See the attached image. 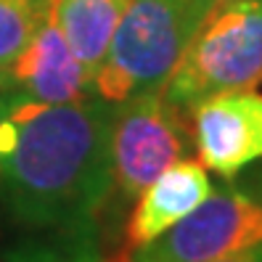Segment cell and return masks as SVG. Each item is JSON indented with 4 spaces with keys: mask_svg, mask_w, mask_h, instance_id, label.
Listing matches in <instances>:
<instances>
[{
    "mask_svg": "<svg viewBox=\"0 0 262 262\" xmlns=\"http://www.w3.org/2000/svg\"><path fill=\"white\" fill-rule=\"evenodd\" d=\"M262 82V0H228L196 27L162 93L183 114L220 93Z\"/></svg>",
    "mask_w": 262,
    "mask_h": 262,
    "instance_id": "3",
    "label": "cell"
},
{
    "mask_svg": "<svg viewBox=\"0 0 262 262\" xmlns=\"http://www.w3.org/2000/svg\"><path fill=\"white\" fill-rule=\"evenodd\" d=\"M212 193L207 167L193 159H178L138 193L127 220L125 238L130 249H141L164 230L191 214Z\"/></svg>",
    "mask_w": 262,
    "mask_h": 262,
    "instance_id": "8",
    "label": "cell"
},
{
    "mask_svg": "<svg viewBox=\"0 0 262 262\" xmlns=\"http://www.w3.org/2000/svg\"><path fill=\"white\" fill-rule=\"evenodd\" d=\"M6 77L29 101L45 106L72 103L96 93L93 74L74 56L51 13L24 51L11 61Z\"/></svg>",
    "mask_w": 262,
    "mask_h": 262,
    "instance_id": "7",
    "label": "cell"
},
{
    "mask_svg": "<svg viewBox=\"0 0 262 262\" xmlns=\"http://www.w3.org/2000/svg\"><path fill=\"white\" fill-rule=\"evenodd\" d=\"M114 106L93 96L27 101L0 159V262H103Z\"/></svg>",
    "mask_w": 262,
    "mask_h": 262,
    "instance_id": "1",
    "label": "cell"
},
{
    "mask_svg": "<svg viewBox=\"0 0 262 262\" xmlns=\"http://www.w3.org/2000/svg\"><path fill=\"white\" fill-rule=\"evenodd\" d=\"M214 262H262V244H254V246H249V249L228 254V257L214 259Z\"/></svg>",
    "mask_w": 262,
    "mask_h": 262,
    "instance_id": "12",
    "label": "cell"
},
{
    "mask_svg": "<svg viewBox=\"0 0 262 262\" xmlns=\"http://www.w3.org/2000/svg\"><path fill=\"white\" fill-rule=\"evenodd\" d=\"M27 101H29V98L8 80L6 72H0V122H3L13 109H19L21 103H27Z\"/></svg>",
    "mask_w": 262,
    "mask_h": 262,
    "instance_id": "11",
    "label": "cell"
},
{
    "mask_svg": "<svg viewBox=\"0 0 262 262\" xmlns=\"http://www.w3.org/2000/svg\"><path fill=\"white\" fill-rule=\"evenodd\" d=\"M186 154L180 112L162 90L138 93L114 106L109 135L112 196L133 204L154 178Z\"/></svg>",
    "mask_w": 262,
    "mask_h": 262,
    "instance_id": "4",
    "label": "cell"
},
{
    "mask_svg": "<svg viewBox=\"0 0 262 262\" xmlns=\"http://www.w3.org/2000/svg\"><path fill=\"white\" fill-rule=\"evenodd\" d=\"M127 0H53L51 16L74 56L93 74L101 69Z\"/></svg>",
    "mask_w": 262,
    "mask_h": 262,
    "instance_id": "9",
    "label": "cell"
},
{
    "mask_svg": "<svg viewBox=\"0 0 262 262\" xmlns=\"http://www.w3.org/2000/svg\"><path fill=\"white\" fill-rule=\"evenodd\" d=\"M191 114L193 143L207 169L233 178L262 159V93H220L196 103Z\"/></svg>",
    "mask_w": 262,
    "mask_h": 262,
    "instance_id": "6",
    "label": "cell"
},
{
    "mask_svg": "<svg viewBox=\"0 0 262 262\" xmlns=\"http://www.w3.org/2000/svg\"><path fill=\"white\" fill-rule=\"evenodd\" d=\"M202 19L199 0H127L96 72V96L122 103L162 90Z\"/></svg>",
    "mask_w": 262,
    "mask_h": 262,
    "instance_id": "2",
    "label": "cell"
},
{
    "mask_svg": "<svg viewBox=\"0 0 262 262\" xmlns=\"http://www.w3.org/2000/svg\"><path fill=\"white\" fill-rule=\"evenodd\" d=\"M53 0H0V72L11 67L40 24L48 19Z\"/></svg>",
    "mask_w": 262,
    "mask_h": 262,
    "instance_id": "10",
    "label": "cell"
},
{
    "mask_svg": "<svg viewBox=\"0 0 262 262\" xmlns=\"http://www.w3.org/2000/svg\"><path fill=\"white\" fill-rule=\"evenodd\" d=\"M254 244H262V199L225 188L212 191L159 238L133 249L127 262H214Z\"/></svg>",
    "mask_w": 262,
    "mask_h": 262,
    "instance_id": "5",
    "label": "cell"
},
{
    "mask_svg": "<svg viewBox=\"0 0 262 262\" xmlns=\"http://www.w3.org/2000/svg\"><path fill=\"white\" fill-rule=\"evenodd\" d=\"M220 3H228V0H199V8H202V13L207 16V13H209L214 6H220Z\"/></svg>",
    "mask_w": 262,
    "mask_h": 262,
    "instance_id": "13",
    "label": "cell"
}]
</instances>
